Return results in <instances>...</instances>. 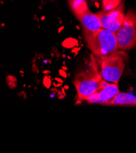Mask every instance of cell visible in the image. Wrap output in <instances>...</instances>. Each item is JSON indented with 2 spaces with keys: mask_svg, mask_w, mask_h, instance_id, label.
<instances>
[{
  "mask_svg": "<svg viewBox=\"0 0 136 153\" xmlns=\"http://www.w3.org/2000/svg\"><path fill=\"white\" fill-rule=\"evenodd\" d=\"M103 80L100 64L95 56L91 54L84 67L75 75L73 81L77 91V99L83 100L94 94L100 87Z\"/></svg>",
  "mask_w": 136,
  "mask_h": 153,
  "instance_id": "cell-1",
  "label": "cell"
},
{
  "mask_svg": "<svg viewBox=\"0 0 136 153\" xmlns=\"http://www.w3.org/2000/svg\"><path fill=\"white\" fill-rule=\"evenodd\" d=\"M83 34L87 47L97 58L108 56L118 50L115 33L107 29Z\"/></svg>",
  "mask_w": 136,
  "mask_h": 153,
  "instance_id": "cell-2",
  "label": "cell"
},
{
  "mask_svg": "<svg viewBox=\"0 0 136 153\" xmlns=\"http://www.w3.org/2000/svg\"><path fill=\"white\" fill-rule=\"evenodd\" d=\"M97 59L101 68L103 79L109 82L118 84L128 62V54L125 51L118 50L108 56Z\"/></svg>",
  "mask_w": 136,
  "mask_h": 153,
  "instance_id": "cell-3",
  "label": "cell"
},
{
  "mask_svg": "<svg viewBox=\"0 0 136 153\" xmlns=\"http://www.w3.org/2000/svg\"><path fill=\"white\" fill-rule=\"evenodd\" d=\"M118 50L129 51L136 46V12L129 9L122 25L115 33Z\"/></svg>",
  "mask_w": 136,
  "mask_h": 153,
  "instance_id": "cell-4",
  "label": "cell"
},
{
  "mask_svg": "<svg viewBox=\"0 0 136 153\" xmlns=\"http://www.w3.org/2000/svg\"><path fill=\"white\" fill-rule=\"evenodd\" d=\"M100 18L103 28L116 33L122 25L125 17V3L122 2L117 8L109 10H101L97 13Z\"/></svg>",
  "mask_w": 136,
  "mask_h": 153,
  "instance_id": "cell-5",
  "label": "cell"
},
{
  "mask_svg": "<svg viewBox=\"0 0 136 153\" xmlns=\"http://www.w3.org/2000/svg\"><path fill=\"white\" fill-rule=\"evenodd\" d=\"M120 93L118 84H109L106 87H100L92 95L85 97V100L90 104H101L105 105Z\"/></svg>",
  "mask_w": 136,
  "mask_h": 153,
  "instance_id": "cell-6",
  "label": "cell"
},
{
  "mask_svg": "<svg viewBox=\"0 0 136 153\" xmlns=\"http://www.w3.org/2000/svg\"><path fill=\"white\" fill-rule=\"evenodd\" d=\"M77 18L82 25L83 33H92L103 28L98 15L97 13L92 12L90 9L79 15Z\"/></svg>",
  "mask_w": 136,
  "mask_h": 153,
  "instance_id": "cell-7",
  "label": "cell"
},
{
  "mask_svg": "<svg viewBox=\"0 0 136 153\" xmlns=\"http://www.w3.org/2000/svg\"><path fill=\"white\" fill-rule=\"evenodd\" d=\"M105 105L136 106V97L128 93L120 92Z\"/></svg>",
  "mask_w": 136,
  "mask_h": 153,
  "instance_id": "cell-8",
  "label": "cell"
},
{
  "mask_svg": "<svg viewBox=\"0 0 136 153\" xmlns=\"http://www.w3.org/2000/svg\"><path fill=\"white\" fill-rule=\"evenodd\" d=\"M67 2L71 10L77 17L89 9L87 0H67Z\"/></svg>",
  "mask_w": 136,
  "mask_h": 153,
  "instance_id": "cell-9",
  "label": "cell"
},
{
  "mask_svg": "<svg viewBox=\"0 0 136 153\" xmlns=\"http://www.w3.org/2000/svg\"><path fill=\"white\" fill-rule=\"evenodd\" d=\"M122 0H103L102 10L109 11L117 8L121 3Z\"/></svg>",
  "mask_w": 136,
  "mask_h": 153,
  "instance_id": "cell-10",
  "label": "cell"
}]
</instances>
